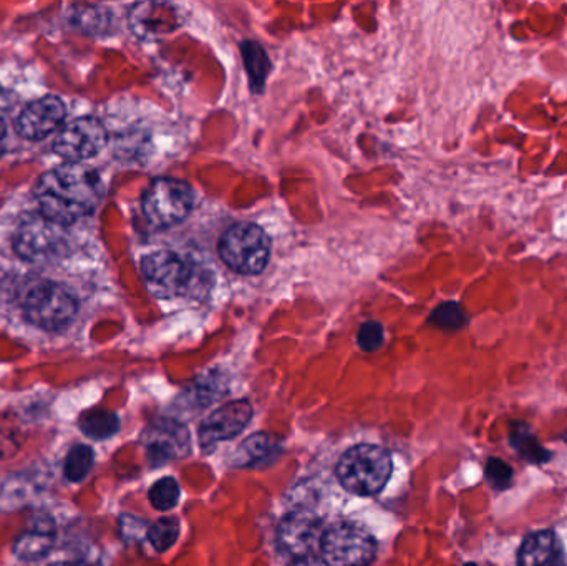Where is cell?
Wrapping results in <instances>:
<instances>
[{"instance_id": "1", "label": "cell", "mask_w": 567, "mask_h": 566, "mask_svg": "<svg viewBox=\"0 0 567 566\" xmlns=\"http://www.w3.org/2000/svg\"><path fill=\"white\" fill-rule=\"evenodd\" d=\"M35 199L45 218L62 226L72 225L99 205V176L80 163H65L40 176Z\"/></svg>"}, {"instance_id": "2", "label": "cell", "mask_w": 567, "mask_h": 566, "mask_svg": "<svg viewBox=\"0 0 567 566\" xmlns=\"http://www.w3.org/2000/svg\"><path fill=\"white\" fill-rule=\"evenodd\" d=\"M392 455L379 445H355L337 465V477L350 494L370 497L383 491L392 475Z\"/></svg>"}, {"instance_id": "3", "label": "cell", "mask_w": 567, "mask_h": 566, "mask_svg": "<svg viewBox=\"0 0 567 566\" xmlns=\"http://www.w3.org/2000/svg\"><path fill=\"white\" fill-rule=\"evenodd\" d=\"M223 263L238 275L256 276L271 259V238L255 223L231 226L219 239Z\"/></svg>"}, {"instance_id": "4", "label": "cell", "mask_w": 567, "mask_h": 566, "mask_svg": "<svg viewBox=\"0 0 567 566\" xmlns=\"http://www.w3.org/2000/svg\"><path fill=\"white\" fill-rule=\"evenodd\" d=\"M23 312L37 328L60 331L76 315V301L60 285L50 281L33 282L27 288L22 301Z\"/></svg>"}, {"instance_id": "5", "label": "cell", "mask_w": 567, "mask_h": 566, "mask_svg": "<svg viewBox=\"0 0 567 566\" xmlns=\"http://www.w3.org/2000/svg\"><path fill=\"white\" fill-rule=\"evenodd\" d=\"M193 203L192 186L175 178H158L143 195L142 208L150 225L169 228L188 218Z\"/></svg>"}, {"instance_id": "6", "label": "cell", "mask_w": 567, "mask_h": 566, "mask_svg": "<svg viewBox=\"0 0 567 566\" xmlns=\"http://www.w3.org/2000/svg\"><path fill=\"white\" fill-rule=\"evenodd\" d=\"M323 560L329 566H369L377 557V542L365 527L340 522L323 532Z\"/></svg>"}, {"instance_id": "7", "label": "cell", "mask_w": 567, "mask_h": 566, "mask_svg": "<svg viewBox=\"0 0 567 566\" xmlns=\"http://www.w3.org/2000/svg\"><path fill=\"white\" fill-rule=\"evenodd\" d=\"M20 258L30 263H50L65 255V226L40 215L29 216L20 225L13 241Z\"/></svg>"}, {"instance_id": "8", "label": "cell", "mask_w": 567, "mask_h": 566, "mask_svg": "<svg viewBox=\"0 0 567 566\" xmlns=\"http://www.w3.org/2000/svg\"><path fill=\"white\" fill-rule=\"evenodd\" d=\"M142 272L153 288L165 292L192 291L198 275L185 256L175 251H158L142 259Z\"/></svg>"}, {"instance_id": "9", "label": "cell", "mask_w": 567, "mask_h": 566, "mask_svg": "<svg viewBox=\"0 0 567 566\" xmlns=\"http://www.w3.org/2000/svg\"><path fill=\"white\" fill-rule=\"evenodd\" d=\"M109 142V133L99 120L85 119L65 125L60 130L53 142V152L69 163H80L83 159L99 155Z\"/></svg>"}, {"instance_id": "10", "label": "cell", "mask_w": 567, "mask_h": 566, "mask_svg": "<svg viewBox=\"0 0 567 566\" xmlns=\"http://www.w3.org/2000/svg\"><path fill=\"white\" fill-rule=\"evenodd\" d=\"M143 444L152 467H162L176 459L186 457L192 449L188 429L176 419H158L143 435Z\"/></svg>"}, {"instance_id": "11", "label": "cell", "mask_w": 567, "mask_h": 566, "mask_svg": "<svg viewBox=\"0 0 567 566\" xmlns=\"http://www.w3.org/2000/svg\"><path fill=\"white\" fill-rule=\"evenodd\" d=\"M322 521L313 512L296 511L284 517L278 528V544L290 557H310L322 544Z\"/></svg>"}, {"instance_id": "12", "label": "cell", "mask_w": 567, "mask_h": 566, "mask_svg": "<svg viewBox=\"0 0 567 566\" xmlns=\"http://www.w3.org/2000/svg\"><path fill=\"white\" fill-rule=\"evenodd\" d=\"M252 419V408L248 401H235L213 412L199 429V444L203 452L212 454L219 442L231 441L245 431Z\"/></svg>"}, {"instance_id": "13", "label": "cell", "mask_w": 567, "mask_h": 566, "mask_svg": "<svg viewBox=\"0 0 567 566\" xmlns=\"http://www.w3.org/2000/svg\"><path fill=\"white\" fill-rule=\"evenodd\" d=\"M182 25L178 7L165 2L136 3L130 12V27L142 39H162Z\"/></svg>"}, {"instance_id": "14", "label": "cell", "mask_w": 567, "mask_h": 566, "mask_svg": "<svg viewBox=\"0 0 567 566\" xmlns=\"http://www.w3.org/2000/svg\"><path fill=\"white\" fill-rule=\"evenodd\" d=\"M65 105L56 96H43L30 103L20 113L17 120V132L27 140H43L52 135L63 120H65Z\"/></svg>"}, {"instance_id": "15", "label": "cell", "mask_w": 567, "mask_h": 566, "mask_svg": "<svg viewBox=\"0 0 567 566\" xmlns=\"http://www.w3.org/2000/svg\"><path fill=\"white\" fill-rule=\"evenodd\" d=\"M565 548L553 531L529 534L516 557V566H565Z\"/></svg>"}, {"instance_id": "16", "label": "cell", "mask_w": 567, "mask_h": 566, "mask_svg": "<svg viewBox=\"0 0 567 566\" xmlns=\"http://www.w3.org/2000/svg\"><path fill=\"white\" fill-rule=\"evenodd\" d=\"M279 452V444L268 434H256L246 439L233 455L235 467H259L268 464Z\"/></svg>"}, {"instance_id": "17", "label": "cell", "mask_w": 567, "mask_h": 566, "mask_svg": "<svg viewBox=\"0 0 567 566\" xmlns=\"http://www.w3.org/2000/svg\"><path fill=\"white\" fill-rule=\"evenodd\" d=\"M509 444L518 452L519 457L525 459L529 464L542 465L551 462L553 452L539 444L538 438L533 434L532 428L526 422H512Z\"/></svg>"}, {"instance_id": "18", "label": "cell", "mask_w": 567, "mask_h": 566, "mask_svg": "<svg viewBox=\"0 0 567 566\" xmlns=\"http://www.w3.org/2000/svg\"><path fill=\"white\" fill-rule=\"evenodd\" d=\"M241 50L246 72H248L249 80H251L252 89L256 92H261L265 89L269 72H271V60H269L266 50L259 43L252 42V40H246L241 45Z\"/></svg>"}, {"instance_id": "19", "label": "cell", "mask_w": 567, "mask_h": 566, "mask_svg": "<svg viewBox=\"0 0 567 566\" xmlns=\"http://www.w3.org/2000/svg\"><path fill=\"white\" fill-rule=\"evenodd\" d=\"M53 545V535L50 532L33 531L25 532L13 542V554L17 558L25 562H35L45 557Z\"/></svg>"}, {"instance_id": "20", "label": "cell", "mask_w": 567, "mask_h": 566, "mask_svg": "<svg viewBox=\"0 0 567 566\" xmlns=\"http://www.w3.org/2000/svg\"><path fill=\"white\" fill-rule=\"evenodd\" d=\"M80 429L86 438L105 441L120 431V419L113 412L90 411L80 419Z\"/></svg>"}, {"instance_id": "21", "label": "cell", "mask_w": 567, "mask_h": 566, "mask_svg": "<svg viewBox=\"0 0 567 566\" xmlns=\"http://www.w3.org/2000/svg\"><path fill=\"white\" fill-rule=\"evenodd\" d=\"M93 462H95V452L89 445H75L70 449L65 459V477L70 482H82L92 471Z\"/></svg>"}, {"instance_id": "22", "label": "cell", "mask_w": 567, "mask_h": 566, "mask_svg": "<svg viewBox=\"0 0 567 566\" xmlns=\"http://www.w3.org/2000/svg\"><path fill=\"white\" fill-rule=\"evenodd\" d=\"M179 484L173 477L159 478L150 488V502L156 511L168 512L175 508L179 502Z\"/></svg>"}, {"instance_id": "23", "label": "cell", "mask_w": 567, "mask_h": 566, "mask_svg": "<svg viewBox=\"0 0 567 566\" xmlns=\"http://www.w3.org/2000/svg\"><path fill=\"white\" fill-rule=\"evenodd\" d=\"M179 537V522L176 518H159L148 528V541L156 552H166L176 544Z\"/></svg>"}, {"instance_id": "24", "label": "cell", "mask_w": 567, "mask_h": 566, "mask_svg": "<svg viewBox=\"0 0 567 566\" xmlns=\"http://www.w3.org/2000/svg\"><path fill=\"white\" fill-rule=\"evenodd\" d=\"M430 322L445 331H458L468 322L465 309L458 302H443L430 316Z\"/></svg>"}, {"instance_id": "25", "label": "cell", "mask_w": 567, "mask_h": 566, "mask_svg": "<svg viewBox=\"0 0 567 566\" xmlns=\"http://www.w3.org/2000/svg\"><path fill=\"white\" fill-rule=\"evenodd\" d=\"M73 22L86 32H102L109 27V12L99 7H80L79 12L73 13Z\"/></svg>"}, {"instance_id": "26", "label": "cell", "mask_w": 567, "mask_h": 566, "mask_svg": "<svg viewBox=\"0 0 567 566\" xmlns=\"http://www.w3.org/2000/svg\"><path fill=\"white\" fill-rule=\"evenodd\" d=\"M485 475L492 488L503 492L512 487L513 475L515 474H513L512 465L506 464L502 459L492 457L486 462Z\"/></svg>"}, {"instance_id": "27", "label": "cell", "mask_w": 567, "mask_h": 566, "mask_svg": "<svg viewBox=\"0 0 567 566\" xmlns=\"http://www.w3.org/2000/svg\"><path fill=\"white\" fill-rule=\"evenodd\" d=\"M385 342V329L380 322L367 321L360 326L359 335H357V344L362 351L375 352L382 348Z\"/></svg>"}, {"instance_id": "28", "label": "cell", "mask_w": 567, "mask_h": 566, "mask_svg": "<svg viewBox=\"0 0 567 566\" xmlns=\"http://www.w3.org/2000/svg\"><path fill=\"white\" fill-rule=\"evenodd\" d=\"M120 528H122V535L125 541H142L143 537H148V528L145 522L138 521L132 515H123L120 521Z\"/></svg>"}, {"instance_id": "29", "label": "cell", "mask_w": 567, "mask_h": 566, "mask_svg": "<svg viewBox=\"0 0 567 566\" xmlns=\"http://www.w3.org/2000/svg\"><path fill=\"white\" fill-rule=\"evenodd\" d=\"M289 566H329L327 565L326 560H322V558L313 557V555H310V557H303V558H297L296 562H292Z\"/></svg>"}, {"instance_id": "30", "label": "cell", "mask_w": 567, "mask_h": 566, "mask_svg": "<svg viewBox=\"0 0 567 566\" xmlns=\"http://www.w3.org/2000/svg\"><path fill=\"white\" fill-rule=\"evenodd\" d=\"M6 142H7V126L3 123V120H0V156L6 152Z\"/></svg>"}, {"instance_id": "31", "label": "cell", "mask_w": 567, "mask_h": 566, "mask_svg": "<svg viewBox=\"0 0 567 566\" xmlns=\"http://www.w3.org/2000/svg\"><path fill=\"white\" fill-rule=\"evenodd\" d=\"M50 566H89L85 564H76V562H59V564H53Z\"/></svg>"}, {"instance_id": "32", "label": "cell", "mask_w": 567, "mask_h": 566, "mask_svg": "<svg viewBox=\"0 0 567 566\" xmlns=\"http://www.w3.org/2000/svg\"><path fill=\"white\" fill-rule=\"evenodd\" d=\"M561 439H563V441H565V442H566V444H567V431L565 432V434H563V435H561Z\"/></svg>"}, {"instance_id": "33", "label": "cell", "mask_w": 567, "mask_h": 566, "mask_svg": "<svg viewBox=\"0 0 567 566\" xmlns=\"http://www.w3.org/2000/svg\"><path fill=\"white\" fill-rule=\"evenodd\" d=\"M463 566H478L476 564H466V565H463Z\"/></svg>"}, {"instance_id": "34", "label": "cell", "mask_w": 567, "mask_h": 566, "mask_svg": "<svg viewBox=\"0 0 567 566\" xmlns=\"http://www.w3.org/2000/svg\"><path fill=\"white\" fill-rule=\"evenodd\" d=\"M0 100H2V92H0Z\"/></svg>"}]
</instances>
